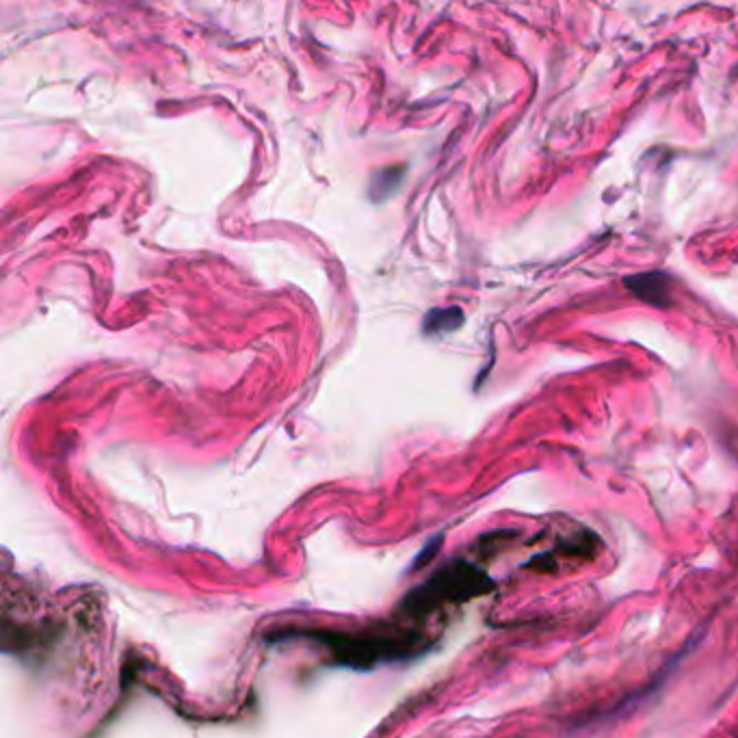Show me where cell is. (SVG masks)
<instances>
[{
  "label": "cell",
  "mask_w": 738,
  "mask_h": 738,
  "mask_svg": "<svg viewBox=\"0 0 738 738\" xmlns=\"http://www.w3.org/2000/svg\"><path fill=\"white\" fill-rule=\"evenodd\" d=\"M494 589L492 578L487 576L477 565H470L466 561L453 563L451 568L442 570L436 578H431L427 585L414 591L407 604H412L414 609H433L446 602H459V600H470L477 598L481 593H487Z\"/></svg>",
  "instance_id": "6da1fadb"
},
{
  "label": "cell",
  "mask_w": 738,
  "mask_h": 738,
  "mask_svg": "<svg viewBox=\"0 0 738 738\" xmlns=\"http://www.w3.org/2000/svg\"><path fill=\"white\" fill-rule=\"evenodd\" d=\"M624 284L637 297L654 303V306H667L669 303V278L663 273L635 275V278H626Z\"/></svg>",
  "instance_id": "7a4b0ae2"
},
{
  "label": "cell",
  "mask_w": 738,
  "mask_h": 738,
  "mask_svg": "<svg viewBox=\"0 0 738 738\" xmlns=\"http://www.w3.org/2000/svg\"><path fill=\"white\" fill-rule=\"evenodd\" d=\"M405 178V167L403 165H392L377 171L371 178V197L375 202H384L390 195L399 191L401 182Z\"/></svg>",
  "instance_id": "3957f363"
},
{
  "label": "cell",
  "mask_w": 738,
  "mask_h": 738,
  "mask_svg": "<svg viewBox=\"0 0 738 738\" xmlns=\"http://www.w3.org/2000/svg\"><path fill=\"white\" fill-rule=\"evenodd\" d=\"M461 323H464V312L459 308H436L431 310L425 321H423V329L425 334H442V332H453Z\"/></svg>",
  "instance_id": "277c9868"
}]
</instances>
